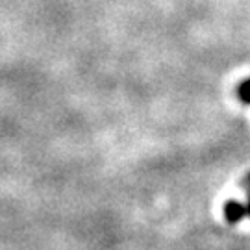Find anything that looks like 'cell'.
I'll list each match as a JSON object with an SVG mask.
<instances>
[{
	"instance_id": "3957f363",
	"label": "cell",
	"mask_w": 250,
	"mask_h": 250,
	"mask_svg": "<svg viewBox=\"0 0 250 250\" xmlns=\"http://www.w3.org/2000/svg\"><path fill=\"white\" fill-rule=\"evenodd\" d=\"M243 188H245V191H247V197H249V200H247V217H250V174L247 176V178L243 180Z\"/></svg>"
},
{
	"instance_id": "7a4b0ae2",
	"label": "cell",
	"mask_w": 250,
	"mask_h": 250,
	"mask_svg": "<svg viewBox=\"0 0 250 250\" xmlns=\"http://www.w3.org/2000/svg\"><path fill=\"white\" fill-rule=\"evenodd\" d=\"M237 95H239V99H241L243 102L250 104V78L249 80H245L243 83H239V87H237Z\"/></svg>"
},
{
	"instance_id": "6da1fadb",
	"label": "cell",
	"mask_w": 250,
	"mask_h": 250,
	"mask_svg": "<svg viewBox=\"0 0 250 250\" xmlns=\"http://www.w3.org/2000/svg\"><path fill=\"white\" fill-rule=\"evenodd\" d=\"M247 217V206L237 200H228L224 204V219L230 224H237Z\"/></svg>"
}]
</instances>
